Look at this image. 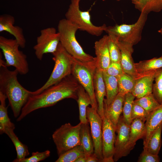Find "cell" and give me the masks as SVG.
<instances>
[{
  "mask_svg": "<svg viewBox=\"0 0 162 162\" xmlns=\"http://www.w3.org/2000/svg\"><path fill=\"white\" fill-rule=\"evenodd\" d=\"M50 151L47 150L42 152H36L32 153V155L28 158L21 160L20 162H38L43 160L50 155Z\"/></svg>",
  "mask_w": 162,
  "mask_h": 162,
  "instance_id": "74e56055",
  "label": "cell"
},
{
  "mask_svg": "<svg viewBox=\"0 0 162 162\" xmlns=\"http://www.w3.org/2000/svg\"><path fill=\"white\" fill-rule=\"evenodd\" d=\"M134 67L139 75L143 76L148 74L162 68V56L134 63Z\"/></svg>",
  "mask_w": 162,
  "mask_h": 162,
  "instance_id": "d4e9b609",
  "label": "cell"
},
{
  "mask_svg": "<svg viewBox=\"0 0 162 162\" xmlns=\"http://www.w3.org/2000/svg\"><path fill=\"white\" fill-rule=\"evenodd\" d=\"M117 1H120L121 0H116ZM133 4H134L136 2L137 0H131Z\"/></svg>",
  "mask_w": 162,
  "mask_h": 162,
  "instance_id": "b9f144b4",
  "label": "cell"
},
{
  "mask_svg": "<svg viewBox=\"0 0 162 162\" xmlns=\"http://www.w3.org/2000/svg\"><path fill=\"white\" fill-rule=\"evenodd\" d=\"M108 75L115 76L117 78L124 73L120 62H111L110 65L104 71Z\"/></svg>",
  "mask_w": 162,
  "mask_h": 162,
  "instance_id": "8d00e7d4",
  "label": "cell"
},
{
  "mask_svg": "<svg viewBox=\"0 0 162 162\" xmlns=\"http://www.w3.org/2000/svg\"><path fill=\"white\" fill-rule=\"evenodd\" d=\"M103 0V1H105L106 0Z\"/></svg>",
  "mask_w": 162,
  "mask_h": 162,
  "instance_id": "ee69618b",
  "label": "cell"
},
{
  "mask_svg": "<svg viewBox=\"0 0 162 162\" xmlns=\"http://www.w3.org/2000/svg\"><path fill=\"white\" fill-rule=\"evenodd\" d=\"M162 123V104L150 113L145 123L146 133L143 140V148H146L148 140L154 131Z\"/></svg>",
  "mask_w": 162,
  "mask_h": 162,
  "instance_id": "44dd1931",
  "label": "cell"
},
{
  "mask_svg": "<svg viewBox=\"0 0 162 162\" xmlns=\"http://www.w3.org/2000/svg\"><path fill=\"white\" fill-rule=\"evenodd\" d=\"M146 133V128L144 122L138 118L133 120L130 125L129 140L123 154L126 156L134 147L136 142L141 138H144Z\"/></svg>",
  "mask_w": 162,
  "mask_h": 162,
  "instance_id": "d6986e66",
  "label": "cell"
},
{
  "mask_svg": "<svg viewBox=\"0 0 162 162\" xmlns=\"http://www.w3.org/2000/svg\"><path fill=\"white\" fill-rule=\"evenodd\" d=\"M7 98L6 96L0 92V133L3 134V131L6 128H15L14 124L12 122L8 117L5 100Z\"/></svg>",
  "mask_w": 162,
  "mask_h": 162,
  "instance_id": "f1b7e54d",
  "label": "cell"
},
{
  "mask_svg": "<svg viewBox=\"0 0 162 162\" xmlns=\"http://www.w3.org/2000/svg\"><path fill=\"white\" fill-rule=\"evenodd\" d=\"M156 70L136 80L135 86L131 92L135 98L138 99L152 93L153 82Z\"/></svg>",
  "mask_w": 162,
  "mask_h": 162,
  "instance_id": "ffe728a7",
  "label": "cell"
},
{
  "mask_svg": "<svg viewBox=\"0 0 162 162\" xmlns=\"http://www.w3.org/2000/svg\"><path fill=\"white\" fill-rule=\"evenodd\" d=\"M107 35V44L111 62H120L121 53L117 44L118 39L112 34Z\"/></svg>",
  "mask_w": 162,
  "mask_h": 162,
  "instance_id": "d6a6232c",
  "label": "cell"
},
{
  "mask_svg": "<svg viewBox=\"0 0 162 162\" xmlns=\"http://www.w3.org/2000/svg\"><path fill=\"white\" fill-rule=\"evenodd\" d=\"M160 160V158L158 155L152 154L145 148L143 149L139 158L137 162H159Z\"/></svg>",
  "mask_w": 162,
  "mask_h": 162,
  "instance_id": "f35d334b",
  "label": "cell"
},
{
  "mask_svg": "<svg viewBox=\"0 0 162 162\" xmlns=\"http://www.w3.org/2000/svg\"><path fill=\"white\" fill-rule=\"evenodd\" d=\"M125 95L118 93L112 102L108 105L104 102V115L107 117L116 131L117 123L122 113Z\"/></svg>",
  "mask_w": 162,
  "mask_h": 162,
  "instance_id": "e0dca14e",
  "label": "cell"
},
{
  "mask_svg": "<svg viewBox=\"0 0 162 162\" xmlns=\"http://www.w3.org/2000/svg\"><path fill=\"white\" fill-rule=\"evenodd\" d=\"M80 2L79 0H71L65 14V19L77 25L80 30L92 35H100L107 26L105 24L99 26L94 25L91 21L89 11H82L80 9Z\"/></svg>",
  "mask_w": 162,
  "mask_h": 162,
  "instance_id": "52a82bcc",
  "label": "cell"
},
{
  "mask_svg": "<svg viewBox=\"0 0 162 162\" xmlns=\"http://www.w3.org/2000/svg\"><path fill=\"white\" fill-rule=\"evenodd\" d=\"M75 162H86V157L85 155L79 157Z\"/></svg>",
  "mask_w": 162,
  "mask_h": 162,
  "instance_id": "60d3db41",
  "label": "cell"
},
{
  "mask_svg": "<svg viewBox=\"0 0 162 162\" xmlns=\"http://www.w3.org/2000/svg\"><path fill=\"white\" fill-rule=\"evenodd\" d=\"M134 102L140 106L149 113L157 109L161 105L152 93L136 99L134 100Z\"/></svg>",
  "mask_w": 162,
  "mask_h": 162,
  "instance_id": "4dcf8cb0",
  "label": "cell"
},
{
  "mask_svg": "<svg viewBox=\"0 0 162 162\" xmlns=\"http://www.w3.org/2000/svg\"><path fill=\"white\" fill-rule=\"evenodd\" d=\"M96 68L95 64L84 63L73 57L71 74L89 95L92 102L91 106L97 109L94 85Z\"/></svg>",
  "mask_w": 162,
  "mask_h": 162,
  "instance_id": "9c48e42d",
  "label": "cell"
},
{
  "mask_svg": "<svg viewBox=\"0 0 162 162\" xmlns=\"http://www.w3.org/2000/svg\"><path fill=\"white\" fill-rule=\"evenodd\" d=\"M15 18L10 15L4 14L0 16V32H7L14 36L22 48L25 47L26 40L22 29L14 26Z\"/></svg>",
  "mask_w": 162,
  "mask_h": 162,
  "instance_id": "9a60e30c",
  "label": "cell"
},
{
  "mask_svg": "<svg viewBox=\"0 0 162 162\" xmlns=\"http://www.w3.org/2000/svg\"><path fill=\"white\" fill-rule=\"evenodd\" d=\"M20 45L15 39H10L0 36V48L6 60L4 64L7 67L12 66L19 73L25 75L29 71L27 56L20 50Z\"/></svg>",
  "mask_w": 162,
  "mask_h": 162,
  "instance_id": "5b68a950",
  "label": "cell"
},
{
  "mask_svg": "<svg viewBox=\"0 0 162 162\" xmlns=\"http://www.w3.org/2000/svg\"><path fill=\"white\" fill-rule=\"evenodd\" d=\"M80 85L71 74L40 93L31 96L22 107L17 121H21L34 110L52 106L64 99L70 98L76 100Z\"/></svg>",
  "mask_w": 162,
  "mask_h": 162,
  "instance_id": "6da1fadb",
  "label": "cell"
},
{
  "mask_svg": "<svg viewBox=\"0 0 162 162\" xmlns=\"http://www.w3.org/2000/svg\"><path fill=\"white\" fill-rule=\"evenodd\" d=\"M54 66L49 78L41 87L32 92V95L39 94L45 89L71 74L73 57L59 43L56 50L52 54Z\"/></svg>",
  "mask_w": 162,
  "mask_h": 162,
  "instance_id": "277c9868",
  "label": "cell"
},
{
  "mask_svg": "<svg viewBox=\"0 0 162 162\" xmlns=\"http://www.w3.org/2000/svg\"><path fill=\"white\" fill-rule=\"evenodd\" d=\"M79 27L66 19L60 20L58 25L60 43L73 57L83 63L96 64V58L86 53L77 40L76 37Z\"/></svg>",
  "mask_w": 162,
  "mask_h": 162,
  "instance_id": "3957f363",
  "label": "cell"
},
{
  "mask_svg": "<svg viewBox=\"0 0 162 162\" xmlns=\"http://www.w3.org/2000/svg\"><path fill=\"white\" fill-rule=\"evenodd\" d=\"M118 93L124 94L131 93L135 86L136 79L124 73L117 78Z\"/></svg>",
  "mask_w": 162,
  "mask_h": 162,
  "instance_id": "f546056e",
  "label": "cell"
},
{
  "mask_svg": "<svg viewBox=\"0 0 162 162\" xmlns=\"http://www.w3.org/2000/svg\"><path fill=\"white\" fill-rule=\"evenodd\" d=\"M89 123H82L80 131V145L83 148L86 157L94 152V143Z\"/></svg>",
  "mask_w": 162,
  "mask_h": 162,
  "instance_id": "603a6c76",
  "label": "cell"
},
{
  "mask_svg": "<svg viewBox=\"0 0 162 162\" xmlns=\"http://www.w3.org/2000/svg\"><path fill=\"white\" fill-rule=\"evenodd\" d=\"M86 113L90 126L94 147V153L100 162H103L102 119L98 113L97 109L91 106L87 107Z\"/></svg>",
  "mask_w": 162,
  "mask_h": 162,
  "instance_id": "8fae6325",
  "label": "cell"
},
{
  "mask_svg": "<svg viewBox=\"0 0 162 162\" xmlns=\"http://www.w3.org/2000/svg\"><path fill=\"white\" fill-rule=\"evenodd\" d=\"M115 129L107 117L104 115L102 119V146L103 162H114Z\"/></svg>",
  "mask_w": 162,
  "mask_h": 162,
  "instance_id": "7c38bea8",
  "label": "cell"
},
{
  "mask_svg": "<svg viewBox=\"0 0 162 162\" xmlns=\"http://www.w3.org/2000/svg\"><path fill=\"white\" fill-rule=\"evenodd\" d=\"M134 5L140 12L148 14L162 10V0H137Z\"/></svg>",
  "mask_w": 162,
  "mask_h": 162,
  "instance_id": "4316f807",
  "label": "cell"
},
{
  "mask_svg": "<svg viewBox=\"0 0 162 162\" xmlns=\"http://www.w3.org/2000/svg\"><path fill=\"white\" fill-rule=\"evenodd\" d=\"M158 32L160 33L162 35V26L161 28L158 31Z\"/></svg>",
  "mask_w": 162,
  "mask_h": 162,
  "instance_id": "7bdbcfd3",
  "label": "cell"
},
{
  "mask_svg": "<svg viewBox=\"0 0 162 162\" xmlns=\"http://www.w3.org/2000/svg\"><path fill=\"white\" fill-rule=\"evenodd\" d=\"M149 113L142 107L134 102L131 113L132 120L138 118L145 122L146 121Z\"/></svg>",
  "mask_w": 162,
  "mask_h": 162,
  "instance_id": "d590c367",
  "label": "cell"
},
{
  "mask_svg": "<svg viewBox=\"0 0 162 162\" xmlns=\"http://www.w3.org/2000/svg\"><path fill=\"white\" fill-rule=\"evenodd\" d=\"M117 44L121 51L120 62L124 73L136 80L143 76L138 74L135 68V63L132 57L134 50L133 45L128 43L119 41L118 39Z\"/></svg>",
  "mask_w": 162,
  "mask_h": 162,
  "instance_id": "5bb4252c",
  "label": "cell"
},
{
  "mask_svg": "<svg viewBox=\"0 0 162 162\" xmlns=\"http://www.w3.org/2000/svg\"><path fill=\"white\" fill-rule=\"evenodd\" d=\"M155 83L153 86L152 93L160 104H162V68L157 70L155 76Z\"/></svg>",
  "mask_w": 162,
  "mask_h": 162,
  "instance_id": "e575fe53",
  "label": "cell"
},
{
  "mask_svg": "<svg viewBox=\"0 0 162 162\" xmlns=\"http://www.w3.org/2000/svg\"><path fill=\"white\" fill-rule=\"evenodd\" d=\"M106 91V98L104 102L108 105L113 101L118 93V79L103 71Z\"/></svg>",
  "mask_w": 162,
  "mask_h": 162,
  "instance_id": "484cf974",
  "label": "cell"
},
{
  "mask_svg": "<svg viewBox=\"0 0 162 162\" xmlns=\"http://www.w3.org/2000/svg\"><path fill=\"white\" fill-rule=\"evenodd\" d=\"M76 100L79 108V119L82 124L88 123L87 117V109L89 105H91V98L84 88L80 85L77 91Z\"/></svg>",
  "mask_w": 162,
  "mask_h": 162,
  "instance_id": "7402d4cb",
  "label": "cell"
},
{
  "mask_svg": "<svg viewBox=\"0 0 162 162\" xmlns=\"http://www.w3.org/2000/svg\"><path fill=\"white\" fill-rule=\"evenodd\" d=\"M0 57V92L5 94L9 101V105L15 118L19 116L22 109L32 95V92L23 87L18 81L19 72L16 69H8L5 61Z\"/></svg>",
  "mask_w": 162,
  "mask_h": 162,
  "instance_id": "7a4b0ae2",
  "label": "cell"
},
{
  "mask_svg": "<svg viewBox=\"0 0 162 162\" xmlns=\"http://www.w3.org/2000/svg\"><path fill=\"white\" fill-rule=\"evenodd\" d=\"M94 89L97 104V112L103 119L104 116V103L106 96L105 83L102 71L96 68L94 76Z\"/></svg>",
  "mask_w": 162,
  "mask_h": 162,
  "instance_id": "ac0fdd59",
  "label": "cell"
},
{
  "mask_svg": "<svg viewBox=\"0 0 162 162\" xmlns=\"http://www.w3.org/2000/svg\"><path fill=\"white\" fill-rule=\"evenodd\" d=\"M130 131V125L127 124L123 116H121L116 130L117 135L115 143L114 162L117 161L123 157L124 151L129 141Z\"/></svg>",
  "mask_w": 162,
  "mask_h": 162,
  "instance_id": "4fadbf2b",
  "label": "cell"
},
{
  "mask_svg": "<svg viewBox=\"0 0 162 162\" xmlns=\"http://www.w3.org/2000/svg\"><path fill=\"white\" fill-rule=\"evenodd\" d=\"M107 36L104 35L96 41L94 44L97 68L102 71L106 70L111 62L107 44Z\"/></svg>",
  "mask_w": 162,
  "mask_h": 162,
  "instance_id": "2e32d148",
  "label": "cell"
},
{
  "mask_svg": "<svg viewBox=\"0 0 162 162\" xmlns=\"http://www.w3.org/2000/svg\"><path fill=\"white\" fill-rule=\"evenodd\" d=\"M14 128H6L4 129L3 133L6 134L13 142L16 149L17 158L13 161L20 162L29 154V152L27 146L22 143L14 132Z\"/></svg>",
  "mask_w": 162,
  "mask_h": 162,
  "instance_id": "cb8c5ba5",
  "label": "cell"
},
{
  "mask_svg": "<svg viewBox=\"0 0 162 162\" xmlns=\"http://www.w3.org/2000/svg\"><path fill=\"white\" fill-rule=\"evenodd\" d=\"M82 123L75 126L66 123L57 129L52 135L59 157L76 146L80 145V131Z\"/></svg>",
  "mask_w": 162,
  "mask_h": 162,
  "instance_id": "ba28073f",
  "label": "cell"
},
{
  "mask_svg": "<svg viewBox=\"0 0 162 162\" xmlns=\"http://www.w3.org/2000/svg\"><path fill=\"white\" fill-rule=\"evenodd\" d=\"M85 155L83 148L78 145L58 157L56 162H75L80 157Z\"/></svg>",
  "mask_w": 162,
  "mask_h": 162,
  "instance_id": "1f68e13d",
  "label": "cell"
},
{
  "mask_svg": "<svg viewBox=\"0 0 162 162\" xmlns=\"http://www.w3.org/2000/svg\"><path fill=\"white\" fill-rule=\"evenodd\" d=\"M60 43L59 34L55 28L50 27L42 29L33 47L37 58L41 60L44 54H52L56 50Z\"/></svg>",
  "mask_w": 162,
  "mask_h": 162,
  "instance_id": "30bf717a",
  "label": "cell"
},
{
  "mask_svg": "<svg viewBox=\"0 0 162 162\" xmlns=\"http://www.w3.org/2000/svg\"><path fill=\"white\" fill-rule=\"evenodd\" d=\"M100 162L95 154H92L86 157V162Z\"/></svg>",
  "mask_w": 162,
  "mask_h": 162,
  "instance_id": "ab89813d",
  "label": "cell"
},
{
  "mask_svg": "<svg viewBox=\"0 0 162 162\" xmlns=\"http://www.w3.org/2000/svg\"><path fill=\"white\" fill-rule=\"evenodd\" d=\"M162 123L154 131L150 137L146 148L148 151L152 154L158 155L161 146V134Z\"/></svg>",
  "mask_w": 162,
  "mask_h": 162,
  "instance_id": "83f0119b",
  "label": "cell"
},
{
  "mask_svg": "<svg viewBox=\"0 0 162 162\" xmlns=\"http://www.w3.org/2000/svg\"><path fill=\"white\" fill-rule=\"evenodd\" d=\"M135 97L131 93L125 95L123 108V117L124 120L128 125H130L132 121L131 113L133 103Z\"/></svg>",
  "mask_w": 162,
  "mask_h": 162,
  "instance_id": "836d02e7",
  "label": "cell"
},
{
  "mask_svg": "<svg viewBox=\"0 0 162 162\" xmlns=\"http://www.w3.org/2000/svg\"><path fill=\"white\" fill-rule=\"evenodd\" d=\"M79 1H80V0H79Z\"/></svg>",
  "mask_w": 162,
  "mask_h": 162,
  "instance_id": "f6af8a7d",
  "label": "cell"
},
{
  "mask_svg": "<svg viewBox=\"0 0 162 162\" xmlns=\"http://www.w3.org/2000/svg\"><path fill=\"white\" fill-rule=\"evenodd\" d=\"M148 14L141 12L138 20L134 23L107 26L105 32L108 34L115 36L119 41L135 45L141 40L142 32L147 21Z\"/></svg>",
  "mask_w": 162,
  "mask_h": 162,
  "instance_id": "8992f818",
  "label": "cell"
}]
</instances>
